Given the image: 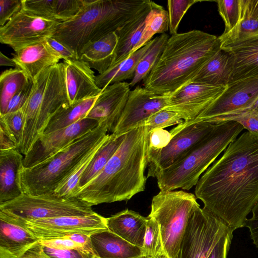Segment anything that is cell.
<instances>
[{
  "label": "cell",
  "mask_w": 258,
  "mask_h": 258,
  "mask_svg": "<svg viewBox=\"0 0 258 258\" xmlns=\"http://www.w3.org/2000/svg\"><path fill=\"white\" fill-rule=\"evenodd\" d=\"M12 149H17L15 144L10 136L4 130L0 128V150Z\"/></svg>",
  "instance_id": "cell-52"
},
{
  "label": "cell",
  "mask_w": 258,
  "mask_h": 258,
  "mask_svg": "<svg viewBox=\"0 0 258 258\" xmlns=\"http://www.w3.org/2000/svg\"><path fill=\"white\" fill-rule=\"evenodd\" d=\"M243 130L234 121L217 122L214 130L181 159L154 174L160 190H188L196 186L201 175Z\"/></svg>",
  "instance_id": "cell-5"
},
{
  "label": "cell",
  "mask_w": 258,
  "mask_h": 258,
  "mask_svg": "<svg viewBox=\"0 0 258 258\" xmlns=\"http://www.w3.org/2000/svg\"><path fill=\"white\" fill-rule=\"evenodd\" d=\"M109 135L108 134L90 150L70 176L56 189L55 194L65 198L75 196L79 189V183L83 174Z\"/></svg>",
  "instance_id": "cell-36"
},
{
  "label": "cell",
  "mask_w": 258,
  "mask_h": 258,
  "mask_svg": "<svg viewBox=\"0 0 258 258\" xmlns=\"http://www.w3.org/2000/svg\"><path fill=\"white\" fill-rule=\"evenodd\" d=\"M0 211L19 225L35 220L63 216H85L95 213L92 206L73 197L65 198L55 193L32 196L23 193L0 205Z\"/></svg>",
  "instance_id": "cell-10"
},
{
  "label": "cell",
  "mask_w": 258,
  "mask_h": 258,
  "mask_svg": "<svg viewBox=\"0 0 258 258\" xmlns=\"http://www.w3.org/2000/svg\"><path fill=\"white\" fill-rule=\"evenodd\" d=\"M25 125L26 117L22 108L0 115V128L10 136L18 150L22 141Z\"/></svg>",
  "instance_id": "cell-38"
},
{
  "label": "cell",
  "mask_w": 258,
  "mask_h": 258,
  "mask_svg": "<svg viewBox=\"0 0 258 258\" xmlns=\"http://www.w3.org/2000/svg\"><path fill=\"white\" fill-rule=\"evenodd\" d=\"M40 240L80 233L89 235L106 230V218L97 213L85 216H63L26 222L21 225Z\"/></svg>",
  "instance_id": "cell-14"
},
{
  "label": "cell",
  "mask_w": 258,
  "mask_h": 258,
  "mask_svg": "<svg viewBox=\"0 0 258 258\" xmlns=\"http://www.w3.org/2000/svg\"><path fill=\"white\" fill-rule=\"evenodd\" d=\"M66 87L71 105L98 96L102 91L96 85L94 72L80 59L63 60Z\"/></svg>",
  "instance_id": "cell-19"
},
{
  "label": "cell",
  "mask_w": 258,
  "mask_h": 258,
  "mask_svg": "<svg viewBox=\"0 0 258 258\" xmlns=\"http://www.w3.org/2000/svg\"><path fill=\"white\" fill-rule=\"evenodd\" d=\"M22 70L15 68L6 70L0 76V115L6 113L12 97L29 82Z\"/></svg>",
  "instance_id": "cell-33"
},
{
  "label": "cell",
  "mask_w": 258,
  "mask_h": 258,
  "mask_svg": "<svg viewBox=\"0 0 258 258\" xmlns=\"http://www.w3.org/2000/svg\"><path fill=\"white\" fill-rule=\"evenodd\" d=\"M45 40L49 45L60 56L61 59L65 60L79 59L75 52L52 37H48Z\"/></svg>",
  "instance_id": "cell-49"
},
{
  "label": "cell",
  "mask_w": 258,
  "mask_h": 258,
  "mask_svg": "<svg viewBox=\"0 0 258 258\" xmlns=\"http://www.w3.org/2000/svg\"><path fill=\"white\" fill-rule=\"evenodd\" d=\"M12 54L16 68L23 71L33 81L44 70L59 63L61 59L45 39L21 48Z\"/></svg>",
  "instance_id": "cell-20"
},
{
  "label": "cell",
  "mask_w": 258,
  "mask_h": 258,
  "mask_svg": "<svg viewBox=\"0 0 258 258\" xmlns=\"http://www.w3.org/2000/svg\"><path fill=\"white\" fill-rule=\"evenodd\" d=\"M42 246L44 252L51 258H97L94 254L82 249H58Z\"/></svg>",
  "instance_id": "cell-45"
},
{
  "label": "cell",
  "mask_w": 258,
  "mask_h": 258,
  "mask_svg": "<svg viewBox=\"0 0 258 258\" xmlns=\"http://www.w3.org/2000/svg\"><path fill=\"white\" fill-rule=\"evenodd\" d=\"M23 0H0V27L22 8Z\"/></svg>",
  "instance_id": "cell-48"
},
{
  "label": "cell",
  "mask_w": 258,
  "mask_h": 258,
  "mask_svg": "<svg viewBox=\"0 0 258 258\" xmlns=\"http://www.w3.org/2000/svg\"><path fill=\"white\" fill-rule=\"evenodd\" d=\"M148 218L125 209L106 218L107 229L128 242L143 247Z\"/></svg>",
  "instance_id": "cell-25"
},
{
  "label": "cell",
  "mask_w": 258,
  "mask_h": 258,
  "mask_svg": "<svg viewBox=\"0 0 258 258\" xmlns=\"http://www.w3.org/2000/svg\"><path fill=\"white\" fill-rule=\"evenodd\" d=\"M90 237L97 258H144L142 248L128 242L108 229L93 233Z\"/></svg>",
  "instance_id": "cell-24"
},
{
  "label": "cell",
  "mask_w": 258,
  "mask_h": 258,
  "mask_svg": "<svg viewBox=\"0 0 258 258\" xmlns=\"http://www.w3.org/2000/svg\"><path fill=\"white\" fill-rule=\"evenodd\" d=\"M258 98V79H246L229 83L222 94L195 120L180 123L186 125L199 121H212L237 114L251 107Z\"/></svg>",
  "instance_id": "cell-13"
},
{
  "label": "cell",
  "mask_w": 258,
  "mask_h": 258,
  "mask_svg": "<svg viewBox=\"0 0 258 258\" xmlns=\"http://www.w3.org/2000/svg\"><path fill=\"white\" fill-rule=\"evenodd\" d=\"M153 42L151 40L124 61L109 67L105 72L96 76L97 86L101 89L114 83L134 78L138 64Z\"/></svg>",
  "instance_id": "cell-30"
},
{
  "label": "cell",
  "mask_w": 258,
  "mask_h": 258,
  "mask_svg": "<svg viewBox=\"0 0 258 258\" xmlns=\"http://www.w3.org/2000/svg\"><path fill=\"white\" fill-rule=\"evenodd\" d=\"M199 206L195 195L183 190H160L153 197L148 216L159 225L168 258H179L189 217Z\"/></svg>",
  "instance_id": "cell-8"
},
{
  "label": "cell",
  "mask_w": 258,
  "mask_h": 258,
  "mask_svg": "<svg viewBox=\"0 0 258 258\" xmlns=\"http://www.w3.org/2000/svg\"><path fill=\"white\" fill-rule=\"evenodd\" d=\"M168 96L156 95L138 86L131 90L122 113L111 134L119 136L144 124L154 113L163 110Z\"/></svg>",
  "instance_id": "cell-17"
},
{
  "label": "cell",
  "mask_w": 258,
  "mask_h": 258,
  "mask_svg": "<svg viewBox=\"0 0 258 258\" xmlns=\"http://www.w3.org/2000/svg\"><path fill=\"white\" fill-rule=\"evenodd\" d=\"M22 8L36 16L56 21L55 0H23Z\"/></svg>",
  "instance_id": "cell-43"
},
{
  "label": "cell",
  "mask_w": 258,
  "mask_h": 258,
  "mask_svg": "<svg viewBox=\"0 0 258 258\" xmlns=\"http://www.w3.org/2000/svg\"><path fill=\"white\" fill-rule=\"evenodd\" d=\"M219 13L225 24L223 34L230 32L236 25L239 16V0L216 1Z\"/></svg>",
  "instance_id": "cell-40"
},
{
  "label": "cell",
  "mask_w": 258,
  "mask_h": 258,
  "mask_svg": "<svg viewBox=\"0 0 258 258\" xmlns=\"http://www.w3.org/2000/svg\"><path fill=\"white\" fill-rule=\"evenodd\" d=\"M40 240L0 211V258H23Z\"/></svg>",
  "instance_id": "cell-22"
},
{
  "label": "cell",
  "mask_w": 258,
  "mask_h": 258,
  "mask_svg": "<svg viewBox=\"0 0 258 258\" xmlns=\"http://www.w3.org/2000/svg\"><path fill=\"white\" fill-rule=\"evenodd\" d=\"M198 0H168L169 30L171 35L177 34L179 23L189 8Z\"/></svg>",
  "instance_id": "cell-39"
},
{
  "label": "cell",
  "mask_w": 258,
  "mask_h": 258,
  "mask_svg": "<svg viewBox=\"0 0 258 258\" xmlns=\"http://www.w3.org/2000/svg\"><path fill=\"white\" fill-rule=\"evenodd\" d=\"M125 134L119 136L109 134L83 174L79 183V189L99 174L121 145Z\"/></svg>",
  "instance_id": "cell-32"
},
{
  "label": "cell",
  "mask_w": 258,
  "mask_h": 258,
  "mask_svg": "<svg viewBox=\"0 0 258 258\" xmlns=\"http://www.w3.org/2000/svg\"><path fill=\"white\" fill-rule=\"evenodd\" d=\"M33 83L31 95L22 108L26 125L19 151L24 155L44 134L51 117L71 105L62 61L44 70Z\"/></svg>",
  "instance_id": "cell-6"
},
{
  "label": "cell",
  "mask_w": 258,
  "mask_h": 258,
  "mask_svg": "<svg viewBox=\"0 0 258 258\" xmlns=\"http://www.w3.org/2000/svg\"><path fill=\"white\" fill-rule=\"evenodd\" d=\"M195 194L234 231L244 227L258 201V135L246 131L231 142L201 176Z\"/></svg>",
  "instance_id": "cell-1"
},
{
  "label": "cell",
  "mask_w": 258,
  "mask_h": 258,
  "mask_svg": "<svg viewBox=\"0 0 258 258\" xmlns=\"http://www.w3.org/2000/svg\"><path fill=\"white\" fill-rule=\"evenodd\" d=\"M142 247L144 258H168L161 239L159 225L154 219L149 216Z\"/></svg>",
  "instance_id": "cell-37"
},
{
  "label": "cell",
  "mask_w": 258,
  "mask_h": 258,
  "mask_svg": "<svg viewBox=\"0 0 258 258\" xmlns=\"http://www.w3.org/2000/svg\"><path fill=\"white\" fill-rule=\"evenodd\" d=\"M226 87L189 83L168 96L163 110L176 112L184 122H190L212 104Z\"/></svg>",
  "instance_id": "cell-16"
},
{
  "label": "cell",
  "mask_w": 258,
  "mask_h": 258,
  "mask_svg": "<svg viewBox=\"0 0 258 258\" xmlns=\"http://www.w3.org/2000/svg\"><path fill=\"white\" fill-rule=\"evenodd\" d=\"M170 132L163 128L154 130L149 132L148 150L157 151L166 147L171 139Z\"/></svg>",
  "instance_id": "cell-46"
},
{
  "label": "cell",
  "mask_w": 258,
  "mask_h": 258,
  "mask_svg": "<svg viewBox=\"0 0 258 258\" xmlns=\"http://www.w3.org/2000/svg\"><path fill=\"white\" fill-rule=\"evenodd\" d=\"M184 120L176 112L170 110H161L150 116L145 121L149 132L159 128L165 127L175 124H179Z\"/></svg>",
  "instance_id": "cell-41"
},
{
  "label": "cell",
  "mask_w": 258,
  "mask_h": 258,
  "mask_svg": "<svg viewBox=\"0 0 258 258\" xmlns=\"http://www.w3.org/2000/svg\"><path fill=\"white\" fill-rule=\"evenodd\" d=\"M234 230L200 206L192 212L179 258H227Z\"/></svg>",
  "instance_id": "cell-9"
},
{
  "label": "cell",
  "mask_w": 258,
  "mask_h": 258,
  "mask_svg": "<svg viewBox=\"0 0 258 258\" xmlns=\"http://www.w3.org/2000/svg\"><path fill=\"white\" fill-rule=\"evenodd\" d=\"M239 16L235 27L219 38L221 46L258 35V0H239Z\"/></svg>",
  "instance_id": "cell-28"
},
{
  "label": "cell",
  "mask_w": 258,
  "mask_h": 258,
  "mask_svg": "<svg viewBox=\"0 0 258 258\" xmlns=\"http://www.w3.org/2000/svg\"><path fill=\"white\" fill-rule=\"evenodd\" d=\"M23 258H51L43 251L40 241L34 244L25 253Z\"/></svg>",
  "instance_id": "cell-51"
},
{
  "label": "cell",
  "mask_w": 258,
  "mask_h": 258,
  "mask_svg": "<svg viewBox=\"0 0 258 258\" xmlns=\"http://www.w3.org/2000/svg\"><path fill=\"white\" fill-rule=\"evenodd\" d=\"M232 71L230 55L221 49L201 68L190 83L226 86L230 82Z\"/></svg>",
  "instance_id": "cell-29"
},
{
  "label": "cell",
  "mask_w": 258,
  "mask_h": 258,
  "mask_svg": "<svg viewBox=\"0 0 258 258\" xmlns=\"http://www.w3.org/2000/svg\"><path fill=\"white\" fill-rule=\"evenodd\" d=\"M216 124L217 122L199 121L186 125L179 124L171 129L170 132L172 138L166 147L157 151L148 150L147 177H153L158 171L167 168L178 161L207 136Z\"/></svg>",
  "instance_id": "cell-11"
},
{
  "label": "cell",
  "mask_w": 258,
  "mask_h": 258,
  "mask_svg": "<svg viewBox=\"0 0 258 258\" xmlns=\"http://www.w3.org/2000/svg\"><path fill=\"white\" fill-rule=\"evenodd\" d=\"M246 110H250L258 112V98L256 100L251 107Z\"/></svg>",
  "instance_id": "cell-54"
},
{
  "label": "cell",
  "mask_w": 258,
  "mask_h": 258,
  "mask_svg": "<svg viewBox=\"0 0 258 258\" xmlns=\"http://www.w3.org/2000/svg\"><path fill=\"white\" fill-rule=\"evenodd\" d=\"M60 23L36 16L22 8L4 26L0 27V41L15 51L52 37Z\"/></svg>",
  "instance_id": "cell-12"
},
{
  "label": "cell",
  "mask_w": 258,
  "mask_h": 258,
  "mask_svg": "<svg viewBox=\"0 0 258 258\" xmlns=\"http://www.w3.org/2000/svg\"><path fill=\"white\" fill-rule=\"evenodd\" d=\"M252 216L247 218L244 224L250 233L253 243L258 248V201L251 210Z\"/></svg>",
  "instance_id": "cell-50"
},
{
  "label": "cell",
  "mask_w": 258,
  "mask_h": 258,
  "mask_svg": "<svg viewBox=\"0 0 258 258\" xmlns=\"http://www.w3.org/2000/svg\"><path fill=\"white\" fill-rule=\"evenodd\" d=\"M168 29V12L162 6L152 1L151 9L146 18L142 37L133 53L152 40L154 35L165 33Z\"/></svg>",
  "instance_id": "cell-34"
},
{
  "label": "cell",
  "mask_w": 258,
  "mask_h": 258,
  "mask_svg": "<svg viewBox=\"0 0 258 258\" xmlns=\"http://www.w3.org/2000/svg\"><path fill=\"white\" fill-rule=\"evenodd\" d=\"M23 154L17 149L0 150V205L23 194L21 172Z\"/></svg>",
  "instance_id": "cell-23"
},
{
  "label": "cell",
  "mask_w": 258,
  "mask_h": 258,
  "mask_svg": "<svg viewBox=\"0 0 258 258\" xmlns=\"http://www.w3.org/2000/svg\"><path fill=\"white\" fill-rule=\"evenodd\" d=\"M98 96L80 101L60 109L51 117L44 134L66 128L86 118Z\"/></svg>",
  "instance_id": "cell-31"
},
{
  "label": "cell",
  "mask_w": 258,
  "mask_h": 258,
  "mask_svg": "<svg viewBox=\"0 0 258 258\" xmlns=\"http://www.w3.org/2000/svg\"><path fill=\"white\" fill-rule=\"evenodd\" d=\"M130 92V83L125 81L107 86L102 89L86 118L104 123L111 133L122 113Z\"/></svg>",
  "instance_id": "cell-18"
},
{
  "label": "cell",
  "mask_w": 258,
  "mask_h": 258,
  "mask_svg": "<svg viewBox=\"0 0 258 258\" xmlns=\"http://www.w3.org/2000/svg\"><path fill=\"white\" fill-rule=\"evenodd\" d=\"M225 121L237 122L248 132L258 135L257 112L246 110L237 114L219 117L210 122H219Z\"/></svg>",
  "instance_id": "cell-44"
},
{
  "label": "cell",
  "mask_w": 258,
  "mask_h": 258,
  "mask_svg": "<svg viewBox=\"0 0 258 258\" xmlns=\"http://www.w3.org/2000/svg\"><path fill=\"white\" fill-rule=\"evenodd\" d=\"M149 132L144 125L125 134L115 153L95 178L74 197L90 206L127 201L145 190Z\"/></svg>",
  "instance_id": "cell-2"
},
{
  "label": "cell",
  "mask_w": 258,
  "mask_h": 258,
  "mask_svg": "<svg viewBox=\"0 0 258 258\" xmlns=\"http://www.w3.org/2000/svg\"><path fill=\"white\" fill-rule=\"evenodd\" d=\"M85 5V0H55L56 21L66 22L75 18Z\"/></svg>",
  "instance_id": "cell-42"
},
{
  "label": "cell",
  "mask_w": 258,
  "mask_h": 258,
  "mask_svg": "<svg viewBox=\"0 0 258 258\" xmlns=\"http://www.w3.org/2000/svg\"><path fill=\"white\" fill-rule=\"evenodd\" d=\"M108 132L106 126L99 123L47 160L31 167H23L21 172L23 193L32 196L54 193Z\"/></svg>",
  "instance_id": "cell-7"
},
{
  "label": "cell",
  "mask_w": 258,
  "mask_h": 258,
  "mask_svg": "<svg viewBox=\"0 0 258 258\" xmlns=\"http://www.w3.org/2000/svg\"><path fill=\"white\" fill-rule=\"evenodd\" d=\"M0 66H10L16 68V65L13 58H10L0 52Z\"/></svg>",
  "instance_id": "cell-53"
},
{
  "label": "cell",
  "mask_w": 258,
  "mask_h": 258,
  "mask_svg": "<svg viewBox=\"0 0 258 258\" xmlns=\"http://www.w3.org/2000/svg\"><path fill=\"white\" fill-rule=\"evenodd\" d=\"M99 124L95 119L85 118L66 128L43 134L24 155L23 167H31L47 160Z\"/></svg>",
  "instance_id": "cell-15"
},
{
  "label": "cell",
  "mask_w": 258,
  "mask_h": 258,
  "mask_svg": "<svg viewBox=\"0 0 258 258\" xmlns=\"http://www.w3.org/2000/svg\"><path fill=\"white\" fill-rule=\"evenodd\" d=\"M221 49L231 58L232 71L229 83L258 79V35L222 45Z\"/></svg>",
  "instance_id": "cell-21"
},
{
  "label": "cell",
  "mask_w": 258,
  "mask_h": 258,
  "mask_svg": "<svg viewBox=\"0 0 258 258\" xmlns=\"http://www.w3.org/2000/svg\"><path fill=\"white\" fill-rule=\"evenodd\" d=\"M33 84V81L29 79L28 83L11 99L6 113L16 111L24 106L31 95Z\"/></svg>",
  "instance_id": "cell-47"
},
{
  "label": "cell",
  "mask_w": 258,
  "mask_h": 258,
  "mask_svg": "<svg viewBox=\"0 0 258 258\" xmlns=\"http://www.w3.org/2000/svg\"><path fill=\"white\" fill-rule=\"evenodd\" d=\"M150 2L149 0H85V5L78 15L60 22L52 37L75 52L78 57L87 43L115 32Z\"/></svg>",
  "instance_id": "cell-4"
},
{
  "label": "cell",
  "mask_w": 258,
  "mask_h": 258,
  "mask_svg": "<svg viewBox=\"0 0 258 258\" xmlns=\"http://www.w3.org/2000/svg\"><path fill=\"white\" fill-rule=\"evenodd\" d=\"M221 46L219 37L198 30L171 35L144 87L156 95H171L190 83Z\"/></svg>",
  "instance_id": "cell-3"
},
{
  "label": "cell",
  "mask_w": 258,
  "mask_h": 258,
  "mask_svg": "<svg viewBox=\"0 0 258 258\" xmlns=\"http://www.w3.org/2000/svg\"><path fill=\"white\" fill-rule=\"evenodd\" d=\"M117 42V37L115 32L109 33L84 46L79 53V59L101 74L112 64Z\"/></svg>",
  "instance_id": "cell-27"
},
{
  "label": "cell",
  "mask_w": 258,
  "mask_h": 258,
  "mask_svg": "<svg viewBox=\"0 0 258 258\" xmlns=\"http://www.w3.org/2000/svg\"><path fill=\"white\" fill-rule=\"evenodd\" d=\"M151 3L150 1L133 19L115 32L117 42L110 67L124 61L133 54L142 37L146 18L151 9Z\"/></svg>",
  "instance_id": "cell-26"
},
{
  "label": "cell",
  "mask_w": 258,
  "mask_h": 258,
  "mask_svg": "<svg viewBox=\"0 0 258 258\" xmlns=\"http://www.w3.org/2000/svg\"><path fill=\"white\" fill-rule=\"evenodd\" d=\"M169 38L165 33L153 39L152 45L138 64L134 78L129 83L130 87L145 80L160 58Z\"/></svg>",
  "instance_id": "cell-35"
}]
</instances>
